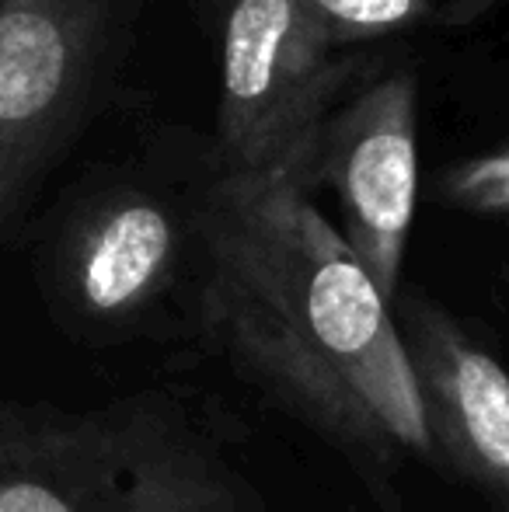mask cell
I'll list each match as a JSON object with an SVG mask.
<instances>
[{"mask_svg":"<svg viewBox=\"0 0 509 512\" xmlns=\"http://www.w3.org/2000/svg\"><path fill=\"white\" fill-rule=\"evenodd\" d=\"M332 53L297 0H231L220 63L224 175H283L297 185L349 77Z\"/></svg>","mask_w":509,"mask_h":512,"instance_id":"obj_4","label":"cell"},{"mask_svg":"<svg viewBox=\"0 0 509 512\" xmlns=\"http://www.w3.org/2000/svg\"><path fill=\"white\" fill-rule=\"evenodd\" d=\"M436 192L447 206L475 216H509V143L443 171Z\"/></svg>","mask_w":509,"mask_h":512,"instance_id":"obj_9","label":"cell"},{"mask_svg":"<svg viewBox=\"0 0 509 512\" xmlns=\"http://www.w3.org/2000/svg\"><path fill=\"white\" fill-rule=\"evenodd\" d=\"M297 185L339 199L342 237L387 304L401 297V265L419 203V81L391 70L321 122Z\"/></svg>","mask_w":509,"mask_h":512,"instance_id":"obj_5","label":"cell"},{"mask_svg":"<svg viewBox=\"0 0 509 512\" xmlns=\"http://www.w3.org/2000/svg\"><path fill=\"white\" fill-rule=\"evenodd\" d=\"M143 0H0V244L116 74Z\"/></svg>","mask_w":509,"mask_h":512,"instance_id":"obj_3","label":"cell"},{"mask_svg":"<svg viewBox=\"0 0 509 512\" xmlns=\"http://www.w3.org/2000/svg\"><path fill=\"white\" fill-rule=\"evenodd\" d=\"M314 35L328 49L391 35L440 18L436 0H297Z\"/></svg>","mask_w":509,"mask_h":512,"instance_id":"obj_8","label":"cell"},{"mask_svg":"<svg viewBox=\"0 0 509 512\" xmlns=\"http://www.w3.org/2000/svg\"><path fill=\"white\" fill-rule=\"evenodd\" d=\"M394 307L433 453L509 509V370L443 307L422 297Z\"/></svg>","mask_w":509,"mask_h":512,"instance_id":"obj_6","label":"cell"},{"mask_svg":"<svg viewBox=\"0 0 509 512\" xmlns=\"http://www.w3.org/2000/svg\"><path fill=\"white\" fill-rule=\"evenodd\" d=\"M182 258L175 216L143 192H109L70 227L60 251V293L74 317L119 328L168 293Z\"/></svg>","mask_w":509,"mask_h":512,"instance_id":"obj_7","label":"cell"},{"mask_svg":"<svg viewBox=\"0 0 509 512\" xmlns=\"http://www.w3.org/2000/svg\"><path fill=\"white\" fill-rule=\"evenodd\" d=\"M196 223L203 321L262 391L346 453H433L394 307L300 185L220 175Z\"/></svg>","mask_w":509,"mask_h":512,"instance_id":"obj_1","label":"cell"},{"mask_svg":"<svg viewBox=\"0 0 509 512\" xmlns=\"http://www.w3.org/2000/svg\"><path fill=\"white\" fill-rule=\"evenodd\" d=\"M0 512H252V488L164 394L98 408L0 394Z\"/></svg>","mask_w":509,"mask_h":512,"instance_id":"obj_2","label":"cell"}]
</instances>
